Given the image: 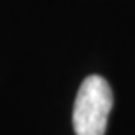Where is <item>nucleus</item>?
I'll return each instance as SVG.
<instances>
[{"mask_svg": "<svg viewBox=\"0 0 135 135\" xmlns=\"http://www.w3.org/2000/svg\"><path fill=\"white\" fill-rule=\"evenodd\" d=\"M112 90L100 75H88L74 102L72 125L75 135H104L112 109Z\"/></svg>", "mask_w": 135, "mask_h": 135, "instance_id": "obj_1", "label": "nucleus"}]
</instances>
